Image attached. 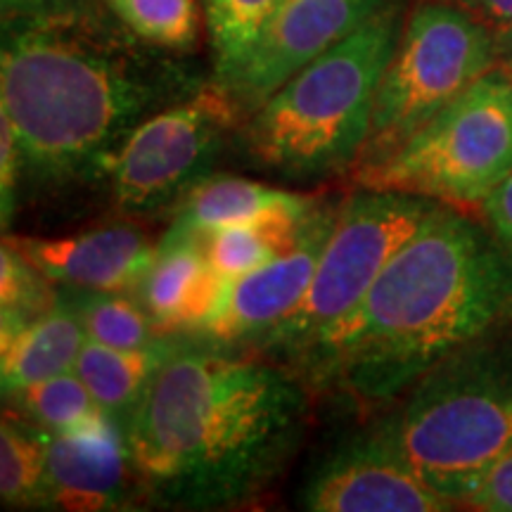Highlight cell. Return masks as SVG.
Wrapping results in <instances>:
<instances>
[{"label": "cell", "mask_w": 512, "mask_h": 512, "mask_svg": "<svg viewBox=\"0 0 512 512\" xmlns=\"http://www.w3.org/2000/svg\"><path fill=\"white\" fill-rule=\"evenodd\" d=\"M226 349L200 339L176 344L126 420L138 489L152 503L240 508L275 482L304 437L302 382Z\"/></svg>", "instance_id": "6da1fadb"}, {"label": "cell", "mask_w": 512, "mask_h": 512, "mask_svg": "<svg viewBox=\"0 0 512 512\" xmlns=\"http://www.w3.org/2000/svg\"><path fill=\"white\" fill-rule=\"evenodd\" d=\"M508 323L512 256L486 223L439 204L299 368L351 399L396 401L441 358Z\"/></svg>", "instance_id": "7a4b0ae2"}, {"label": "cell", "mask_w": 512, "mask_h": 512, "mask_svg": "<svg viewBox=\"0 0 512 512\" xmlns=\"http://www.w3.org/2000/svg\"><path fill=\"white\" fill-rule=\"evenodd\" d=\"M174 79L126 41L67 12L5 27L0 114L10 119L22 174L41 183L105 169L133 128L162 112Z\"/></svg>", "instance_id": "3957f363"}, {"label": "cell", "mask_w": 512, "mask_h": 512, "mask_svg": "<svg viewBox=\"0 0 512 512\" xmlns=\"http://www.w3.org/2000/svg\"><path fill=\"white\" fill-rule=\"evenodd\" d=\"M396 401L377 432L430 489L465 505L512 448V323L441 358Z\"/></svg>", "instance_id": "277c9868"}, {"label": "cell", "mask_w": 512, "mask_h": 512, "mask_svg": "<svg viewBox=\"0 0 512 512\" xmlns=\"http://www.w3.org/2000/svg\"><path fill=\"white\" fill-rule=\"evenodd\" d=\"M401 34L399 5L392 3L299 69L252 112L245 143L254 162L287 178L356 169Z\"/></svg>", "instance_id": "5b68a950"}, {"label": "cell", "mask_w": 512, "mask_h": 512, "mask_svg": "<svg viewBox=\"0 0 512 512\" xmlns=\"http://www.w3.org/2000/svg\"><path fill=\"white\" fill-rule=\"evenodd\" d=\"M512 176V72L496 64L399 150L354 171L358 188L482 207Z\"/></svg>", "instance_id": "8992f818"}, {"label": "cell", "mask_w": 512, "mask_h": 512, "mask_svg": "<svg viewBox=\"0 0 512 512\" xmlns=\"http://www.w3.org/2000/svg\"><path fill=\"white\" fill-rule=\"evenodd\" d=\"M439 204L406 192L373 188L356 190L339 202L335 228L304 299L254 347L266 356L302 366L304 358L356 311L377 275Z\"/></svg>", "instance_id": "52a82bcc"}, {"label": "cell", "mask_w": 512, "mask_h": 512, "mask_svg": "<svg viewBox=\"0 0 512 512\" xmlns=\"http://www.w3.org/2000/svg\"><path fill=\"white\" fill-rule=\"evenodd\" d=\"M498 64L496 31L463 5L425 0L411 12L382 76L356 169L382 162Z\"/></svg>", "instance_id": "ba28073f"}, {"label": "cell", "mask_w": 512, "mask_h": 512, "mask_svg": "<svg viewBox=\"0 0 512 512\" xmlns=\"http://www.w3.org/2000/svg\"><path fill=\"white\" fill-rule=\"evenodd\" d=\"M238 112L219 86V93L204 91L133 128L105 164L119 207L145 214L181 200L207 174Z\"/></svg>", "instance_id": "9c48e42d"}, {"label": "cell", "mask_w": 512, "mask_h": 512, "mask_svg": "<svg viewBox=\"0 0 512 512\" xmlns=\"http://www.w3.org/2000/svg\"><path fill=\"white\" fill-rule=\"evenodd\" d=\"M337 211L339 204H318L287 252L238 278H226L219 302L188 337L230 349L256 344L283 323L309 290Z\"/></svg>", "instance_id": "30bf717a"}, {"label": "cell", "mask_w": 512, "mask_h": 512, "mask_svg": "<svg viewBox=\"0 0 512 512\" xmlns=\"http://www.w3.org/2000/svg\"><path fill=\"white\" fill-rule=\"evenodd\" d=\"M299 503L313 512H444L458 508L422 482L377 427L335 448L306 479Z\"/></svg>", "instance_id": "8fae6325"}, {"label": "cell", "mask_w": 512, "mask_h": 512, "mask_svg": "<svg viewBox=\"0 0 512 512\" xmlns=\"http://www.w3.org/2000/svg\"><path fill=\"white\" fill-rule=\"evenodd\" d=\"M394 0H283L247 69L228 88L240 112H256L299 69L354 34Z\"/></svg>", "instance_id": "7c38bea8"}, {"label": "cell", "mask_w": 512, "mask_h": 512, "mask_svg": "<svg viewBox=\"0 0 512 512\" xmlns=\"http://www.w3.org/2000/svg\"><path fill=\"white\" fill-rule=\"evenodd\" d=\"M5 240L50 283L79 292H138L157 256L143 233L126 226L60 240Z\"/></svg>", "instance_id": "4fadbf2b"}, {"label": "cell", "mask_w": 512, "mask_h": 512, "mask_svg": "<svg viewBox=\"0 0 512 512\" xmlns=\"http://www.w3.org/2000/svg\"><path fill=\"white\" fill-rule=\"evenodd\" d=\"M138 484L124 432L50 437L43 508L124 510Z\"/></svg>", "instance_id": "5bb4252c"}, {"label": "cell", "mask_w": 512, "mask_h": 512, "mask_svg": "<svg viewBox=\"0 0 512 512\" xmlns=\"http://www.w3.org/2000/svg\"><path fill=\"white\" fill-rule=\"evenodd\" d=\"M318 207L304 192L271 188L245 178H202L178 200L176 216L162 240H197L209 230L273 219L302 221Z\"/></svg>", "instance_id": "9a60e30c"}, {"label": "cell", "mask_w": 512, "mask_h": 512, "mask_svg": "<svg viewBox=\"0 0 512 512\" xmlns=\"http://www.w3.org/2000/svg\"><path fill=\"white\" fill-rule=\"evenodd\" d=\"M223 283L200 242L162 240L138 294L159 335L188 337L219 302Z\"/></svg>", "instance_id": "2e32d148"}, {"label": "cell", "mask_w": 512, "mask_h": 512, "mask_svg": "<svg viewBox=\"0 0 512 512\" xmlns=\"http://www.w3.org/2000/svg\"><path fill=\"white\" fill-rule=\"evenodd\" d=\"M83 342L86 330L69 299H57L29 320L0 323L3 394L74 370Z\"/></svg>", "instance_id": "e0dca14e"}, {"label": "cell", "mask_w": 512, "mask_h": 512, "mask_svg": "<svg viewBox=\"0 0 512 512\" xmlns=\"http://www.w3.org/2000/svg\"><path fill=\"white\" fill-rule=\"evenodd\" d=\"M176 342L162 337L143 349H117L86 339L76 358L74 373L81 377L93 399L110 413L124 430L126 420L136 411L152 377L171 356Z\"/></svg>", "instance_id": "ac0fdd59"}, {"label": "cell", "mask_w": 512, "mask_h": 512, "mask_svg": "<svg viewBox=\"0 0 512 512\" xmlns=\"http://www.w3.org/2000/svg\"><path fill=\"white\" fill-rule=\"evenodd\" d=\"M5 399H10L12 411L53 437L124 432L110 413L102 411L74 370L19 387Z\"/></svg>", "instance_id": "d6986e66"}, {"label": "cell", "mask_w": 512, "mask_h": 512, "mask_svg": "<svg viewBox=\"0 0 512 512\" xmlns=\"http://www.w3.org/2000/svg\"><path fill=\"white\" fill-rule=\"evenodd\" d=\"M283 0H204L219 86L238 81Z\"/></svg>", "instance_id": "ffe728a7"}, {"label": "cell", "mask_w": 512, "mask_h": 512, "mask_svg": "<svg viewBox=\"0 0 512 512\" xmlns=\"http://www.w3.org/2000/svg\"><path fill=\"white\" fill-rule=\"evenodd\" d=\"M50 437L53 434L19 413H3L0 498L5 508H43Z\"/></svg>", "instance_id": "44dd1931"}, {"label": "cell", "mask_w": 512, "mask_h": 512, "mask_svg": "<svg viewBox=\"0 0 512 512\" xmlns=\"http://www.w3.org/2000/svg\"><path fill=\"white\" fill-rule=\"evenodd\" d=\"M306 219H273L209 230L200 235L197 242L223 278H238L287 252L297 242Z\"/></svg>", "instance_id": "7402d4cb"}, {"label": "cell", "mask_w": 512, "mask_h": 512, "mask_svg": "<svg viewBox=\"0 0 512 512\" xmlns=\"http://www.w3.org/2000/svg\"><path fill=\"white\" fill-rule=\"evenodd\" d=\"M67 299L91 342L117 349H143L159 339L145 306L126 294L72 290V297Z\"/></svg>", "instance_id": "603a6c76"}, {"label": "cell", "mask_w": 512, "mask_h": 512, "mask_svg": "<svg viewBox=\"0 0 512 512\" xmlns=\"http://www.w3.org/2000/svg\"><path fill=\"white\" fill-rule=\"evenodd\" d=\"M119 24L138 41L157 48L185 50L197 41V0H102Z\"/></svg>", "instance_id": "cb8c5ba5"}, {"label": "cell", "mask_w": 512, "mask_h": 512, "mask_svg": "<svg viewBox=\"0 0 512 512\" xmlns=\"http://www.w3.org/2000/svg\"><path fill=\"white\" fill-rule=\"evenodd\" d=\"M48 283L50 280L43 278L8 240L3 242V252H0L3 323H19V320H29L48 311L57 302L46 290Z\"/></svg>", "instance_id": "d4e9b609"}, {"label": "cell", "mask_w": 512, "mask_h": 512, "mask_svg": "<svg viewBox=\"0 0 512 512\" xmlns=\"http://www.w3.org/2000/svg\"><path fill=\"white\" fill-rule=\"evenodd\" d=\"M22 174V155L10 119L0 114V209H3V228L15 214L17 181Z\"/></svg>", "instance_id": "484cf974"}, {"label": "cell", "mask_w": 512, "mask_h": 512, "mask_svg": "<svg viewBox=\"0 0 512 512\" xmlns=\"http://www.w3.org/2000/svg\"><path fill=\"white\" fill-rule=\"evenodd\" d=\"M465 508L482 512H512V448L484 477L475 494L467 498Z\"/></svg>", "instance_id": "4316f807"}, {"label": "cell", "mask_w": 512, "mask_h": 512, "mask_svg": "<svg viewBox=\"0 0 512 512\" xmlns=\"http://www.w3.org/2000/svg\"><path fill=\"white\" fill-rule=\"evenodd\" d=\"M479 209H482L486 226L512 256V176L505 178Z\"/></svg>", "instance_id": "83f0119b"}, {"label": "cell", "mask_w": 512, "mask_h": 512, "mask_svg": "<svg viewBox=\"0 0 512 512\" xmlns=\"http://www.w3.org/2000/svg\"><path fill=\"white\" fill-rule=\"evenodd\" d=\"M458 5L477 15L494 31L512 24V0H458Z\"/></svg>", "instance_id": "f1b7e54d"}, {"label": "cell", "mask_w": 512, "mask_h": 512, "mask_svg": "<svg viewBox=\"0 0 512 512\" xmlns=\"http://www.w3.org/2000/svg\"><path fill=\"white\" fill-rule=\"evenodd\" d=\"M496 50H498V64L512 72V24L505 29L496 31Z\"/></svg>", "instance_id": "f546056e"}]
</instances>
